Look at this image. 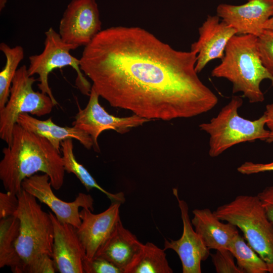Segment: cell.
Listing matches in <instances>:
<instances>
[{"instance_id": "25", "label": "cell", "mask_w": 273, "mask_h": 273, "mask_svg": "<svg viewBox=\"0 0 273 273\" xmlns=\"http://www.w3.org/2000/svg\"><path fill=\"white\" fill-rule=\"evenodd\" d=\"M257 44L263 66L273 75V30L264 29L257 36Z\"/></svg>"}, {"instance_id": "26", "label": "cell", "mask_w": 273, "mask_h": 273, "mask_svg": "<svg viewBox=\"0 0 273 273\" xmlns=\"http://www.w3.org/2000/svg\"><path fill=\"white\" fill-rule=\"evenodd\" d=\"M217 273H242L234 261V256L227 249H220L211 255Z\"/></svg>"}, {"instance_id": "9", "label": "cell", "mask_w": 273, "mask_h": 273, "mask_svg": "<svg viewBox=\"0 0 273 273\" xmlns=\"http://www.w3.org/2000/svg\"><path fill=\"white\" fill-rule=\"evenodd\" d=\"M89 100L84 109L78 104V112L72 122L75 126L87 133L92 139L94 150L100 152L98 139L106 130H114L125 133L133 127L151 121L135 114L129 117H118L109 114L99 102L100 96L92 86Z\"/></svg>"}, {"instance_id": "16", "label": "cell", "mask_w": 273, "mask_h": 273, "mask_svg": "<svg viewBox=\"0 0 273 273\" xmlns=\"http://www.w3.org/2000/svg\"><path fill=\"white\" fill-rule=\"evenodd\" d=\"M121 203L112 202L104 211L94 214L87 208L79 212L81 222L76 228L78 236L86 252V258L90 259L109 237L120 219Z\"/></svg>"}, {"instance_id": "35", "label": "cell", "mask_w": 273, "mask_h": 273, "mask_svg": "<svg viewBox=\"0 0 273 273\" xmlns=\"http://www.w3.org/2000/svg\"><path fill=\"white\" fill-rule=\"evenodd\" d=\"M7 0H0V11H1L6 6Z\"/></svg>"}, {"instance_id": "6", "label": "cell", "mask_w": 273, "mask_h": 273, "mask_svg": "<svg viewBox=\"0 0 273 273\" xmlns=\"http://www.w3.org/2000/svg\"><path fill=\"white\" fill-rule=\"evenodd\" d=\"M17 197L15 216L20 221V232L16 248L24 266L43 254L52 257L54 230L49 213L42 209L34 196L22 189Z\"/></svg>"}, {"instance_id": "12", "label": "cell", "mask_w": 273, "mask_h": 273, "mask_svg": "<svg viewBox=\"0 0 273 273\" xmlns=\"http://www.w3.org/2000/svg\"><path fill=\"white\" fill-rule=\"evenodd\" d=\"M173 194L180 211L183 234L176 240L165 239L163 249H172L177 253L181 262L183 273H201V262L208 257L209 249L193 228L187 203L179 199L177 189H173Z\"/></svg>"}, {"instance_id": "1", "label": "cell", "mask_w": 273, "mask_h": 273, "mask_svg": "<svg viewBox=\"0 0 273 273\" xmlns=\"http://www.w3.org/2000/svg\"><path fill=\"white\" fill-rule=\"evenodd\" d=\"M79 60L82 72L111 106L150 120L195 117L218 101L198 76L195 52L176 50L139 27L101 30Z\"/></svg>"}, {"instance_id": "5", "label": "cell", "mask_w": 273, "mask_h": 273, "mask_svg": "<svg viewBox=\"0 0 273 273\" xmlns=\"http://www.w3.org/2000/svg\"><path fill=\"white\" fill-rule=\"evenodd\" d=\"M243 103L240 97H233L216 117L209 122L199 125L200 130L209 135V155L211 157L220 155L237 144L256 140L265 141L267 138L270 130L264 128L265 115L263 114L254 120L243 118L238 113Z\"/></svg>"}, {"instance_id": "28", "label": "cell", "mask_w": 273, "mask_h": 273, "mask_svg": "<svg viewBox=\"0 0 273 273\" xmlns=\"http://www.w3.org/2000/svg\"><path fill=\"white\" fill-rule=\"evenodd\" d=\"M56 271L53 258L47 254H43L25 264L23 272L54 273Z\"/></svg>"}, {"instance_id": "34", "label": "cell", "mask_w": 273, "mask_h": 273, "mask_svg": "<svg viewBox=\"0 0 273 273\" xmlns=\"http://www.w3.org/2000/svg\"><path fill=\"white\" fill-rule=\"evenodd\" d=\"M265 142L269 143L273 142V131L270 130V133Z\"/></svg>"}, {"instance_id": "32", "label": "cell", "mask_w": 273, "mask_h": 273, "mask_svg": "<svg viewBox=\"0 0 273 273\" xmlns=\"http://www.w3.org/2000/svg\"><path fill=\"white\" fill-rule=\"evenodd\" d=\"M264 114L266 119V125L270 131H273V103L266 106V111Z\"/></svg>"}, {"instance_id": "10", "label": "cell", "mask_w": 273, "mask_h": 273, "mask_svg": "<svg viewBox=\"0 0 273 273\" xmlns=\"http://www.w3.org/2000/svg\"><path fill=\"white\" fill-rule=\"evenodd\" d=\"M101 21L95 0H72L61 18L59 33L67 43L86 46L101 31Z\"/></svg>"}, {"instance_id": "21", "label": "cell", "mask_w": 273, "mask_h": 273, "mask_svg": "<svg viewBox=\"0 0 273 273\" xmlns=\"http://www.w3.org/2000/svg\"><path fill=\"white\" fill-rule=\"evenodd\" d=\"M164 249L148 242L126 267L124 273H172Z\"/></svg>"}, {"instance_id": "3", "label": "cell", "mask_w": 273, "mask_h": 273, "mask_svg": "<svg viewBox=\"0 0 273 273\" xmlns=\"http://www.w3.org/2000/svg\"><path fill=\"white\" fill-rule=\"evenodd\" d=\"M257 36L236 34L228 43L223 58L211 71V76L228 79L233 94L239 92L251 103L262 102L264 95L260 83L268 79L273 86V75L263 66L257 48Z\"/></svg>"}, {"instance_id": "13", "label": "cell", "mask_w": 273, "mask_h": 273, "mask_svg": "<svg viewBox=\"0 0 273 273\" xmlns=\"http://www.w3.org/2000/svg\"><path fill=\"white\" fill-rule=\"evenodd\" d=\"M198 39L191 50L197 54L195 70L200 72L211 61L222 59L226 47L237 32L216 15H208L198 29Z\"/></svg>"}, {"instance_id": "19", "label": "cell", "mask_w": 273, "mask_h": 273, "mask_svg": "<svg viewBox=\"0 0 273 273\" xmlns=\"http://www.w3.org/2000/svg\"><path fill=\"white\" fill-rule=\"evenodd\" d=\"M17 123L25 129L48 140L53 146L61 152V143L67 139H75L86 149L93 147L91 137L82 130L72 126H60L54 123L52 117L41 120L28 113L21 114Z\"/></svg>"}, {"instance_id": "31", "label": "cell", "mask_w": 273, "mask_h": 273, "mask_svg": "<svg viewBox=\"0 0 273 273\" xmlns=\"http://www.w3.org/2000/svg\"><path fill=\"white\" fill-rule=\"evenodd\" d=\"M269 220L273 224V186L267 187L257 195Z\"/></svg>"}, {"instance_id": "4", "label": "cell", "mask_w": 273, "mask_h": 273, "mask_svg": "<svg viewBox=\"0 0 273 273\" xmlns=\"http://www.w3.org/2000/svg\"><path fill=\"white\" fill-rule=\"evenodd\" d=\"M221 220L243 232L248 243L273 273V224L257 196L241 195L213 211Z\"/></svg>"}, {"instance_id": "29", "label": "cell", "mask_w": 273, "mask_h": 273, "mask_svg": "<svg viewBox=\"0 0 273 273\" xmlns=\"http://www.w3.org/2000/svg\"><path fill=\"white\" fill-rule=\"evenodd\" d=\"M19 205L17 195L11 192L0 193V219L15 216Z\"/></svg>"}, {"instance_id": "27", "label": "cell", "mask_w": 273, "mask_h": 273, "mask_svg": "<svg viewBox=\"0 0 273 273\" xmlns=\"http://www.w3.org/2000/svg\"><path fill=\"white\" fill-rule=\"evenodd\" d=\"M84 273H123V271L107 259L95 256L83 261Z\"/></svg>"}, {"instance_id": "7", "label": "cell", "mask_w": 273, "mask_h": 273, "mask_svg": "<svg viewBox=\"0 0 273 273\" xmlns=\"http://www.w3.org/2000/svg\"><path fill=\"white\" fill-rule=\"evenodd\" d=\"M36 81L33 76L29 75L25 65L17 70L8 101L0 110V138L8 146L12 143L14 127L21 114L41 117L50 114L55 106L48 95L33 89L32 85Z\"/></svg>"}, {"instance_id": "24", "label": "cell", "mask_w": 273, "mask_h": 273, "mask_svg": "<svg viewBox=\"0 0 273 273\" xmlns=\"http://www.w3.org/2000/svg\"><path fill=\"white\" fill-rule=\"evenodd\" d=\"M0 50L6 57V63L0 72V110L7 103L13 79L18 67L24 56V49L20 46L10 47L4 42L0 44Z\"/></svg>"}, {"instance_id": "15", "label": "cell", "mask_w": 273, "mask_h": 273, "mask_svg": "<svg viewBox=\"0 0 273 273\" xmlns=\"http://www.w3.org/2000/svg\"><path fill=\"white\" fill-rule=\"evenodd\" d=\"M52 219L54 236L52 258L57 271L61 273H84L83 261L86 252L73 225L60 221L49 212Z\"/></svg>"}, {"instance_id": "33", "label": "cell", "mask_w": 273, "mask_h": 273, "mask_svg": "<svg viewBox=\"0 0 273 273\" xmlns=\"http://www.w3.org/2000/svg\"><path fill=\"white\" fill-rule=\"evenodd\" d=\"M263 29L273 30V16L264 24Z\"/></svg>"}, {"instance_id": "2", "label": "cell", "mask_w": 273, "mask_h": 273, "mask_svg": "<svg viewBox=\"0 0 273 273\" xmlns=\"http://www.w3.org/2000/svg\"><path fill=\"white\" fill-rule=\"evenodd\" d=\"M2 152L0 179L7 192L17 195L22 190L23 180L37 172L49 175L54 189L62 187L65 170L62 155L46 138L16 123L12 143Z\"/></svg>"}, {"instance_id": "22", "label": "cell", "mask_w": 273, "mask_h": 273, "mask_svg": "<svg viewBox=\"0 0 273 273\" xmlns=\"http://www.w3.org/2000/svg\"><path fill=\"white\" fill-rule=\"evenodd\" d=\"M73 148L72 139H67L61 143V151L65 170L68 173H73L84 186L87 191L97 189L106 195L111 203H124L125 198L123 193H111L104 190L97 183L87 170L76 160Z\"/></svg>"}, {"instance_id": "14", "label": "cell", "mask_w": 273, "mask_h": 273, "mask_svg": "<svg viewBox=\"0 0 273 273\" xmlns=\"http://www.w3.org/2000/svg\"><path fill=\"white\" fill-rule=\"evenodd\" d=\"M217 15L237 32V34L258 36L263 25L273 16V0H248L241 5L221 4Z\"/></svg>"}, {"instance_id": "23", "label": "cell", "mask_w": 273, "mask_h": 273, "mask_svg": "<svg viewBox=\"0 0 273 273\" xmlns=\"http://www.w3.org/2000/svg\"><path fill=\"white\" fill-rule=\"evenodd\" d=\"M229 250L237 261L242 273H266L268 268L264 261L240 234L232 241Z\"/></svg>"}, {"instance_id": "11", "label": "cell", "mask_w": 273, "mask_h": 273, "mask_svg": "<svg viewBox=\"0 0 273 273\" xmlns=\"http://www.w3.org/2000/svg\"><path fill=\"white\" fill-rule=\"evenodd\" d=\"M50 177L47 174H35L24 179L22 188L47 205L61 222L69 223L78 228L81 222L79 209L87 208L94 210V200L88 194H78L74 201L67 202L61 200L53 193Z\"/></svg>"}, {"instance_id": "18", "label": "cell", "mask_w": 273, "mask_h": 273, "mask_svg": "<svg viewBox=\"0 0 273 273\" xmlns=\"http://www.w3.org/2000/svg\"><path fill=\"white\" fill-rule=\"evenodd\" d=\"M193 213L192 224L206 246L209 250H229L232 241L239 234L237 227L228 222H221L208 208L196 209Z\"/></svg>"}, {"instance_id": "20", "label": "cell", "mask_w": 273, "mask_h": 273, "mask_svg": "<svg viewBox=\"0 0 273 273\" xmlns=\"http://www.w3.org/2000/svg\"><path fill=\"white\" fill-rule=\"evenodd\" d=\"M19 232L20 221L17 216L1 219L0 267L8 266L14 273H23L24 268L16 248Z\"/></svg>"}, {"instance_id": "8", "label": "cell", "mask_w": 273, "mask_h": 273, "mask_svg": "<svg viewBox=\"0 0 273 273\" xmlns=\"http://www.w3.org/2000/svg\"><path fill=\"white\" fill-rule=\"evenodd\" d=\"M44 47L39 55L29 56V65L27 68L30 76L38 75L39 83L38 87L41 92L48 95L55 105L58 103L55 98L49 85L48 76L54 69L67 66L72 67L76 72L75 85L84 95L89 96L92 85L84 76L80 66V60L70 53L71 50L76 48L64 42L59 33L52 27L45 32Z\"/></svg>"}, {"instance_id": "17", "label": "cell", "mask_w": 273, "mask_h": 273, "mask_svg": "<svg viewBox=\"0 0 273 273\" xmlns=\"http://www.w3.org/2000/svg\"><path fill=\"white\" fill-rule=\"evenodd\" d=\"M143 245L135 235L123 226L120 219L95 256L107 259L124 273Z\"/></svg>"}, {"instance_id": "30", "label": "cell", "mask_w": 273, "mask_h": 273, "mask_svg": "<svg viewBox=\"0 0 273 273\" xmlns=\"http://www.w3.org/2000/svg\"><path fill=\"white\" fill-rule=\"evenodd\" d=\"M237 170L240 173L246 175L273 171V161L267 163L246 161L238 167Z\"/></svg>"}]
</instances>
